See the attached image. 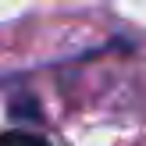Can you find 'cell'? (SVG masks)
I'll use <instances>...</instances> for the list:
<instances>
[{
  "label": "cell",
  "mask_w": 146,
  "mask_h": 146,
  "mask_svg": "<svg viewBox=\"0 0 146 146\" xmlns=\"http://www.w3.org/2000/svg\"><path fill=\"white\" fill-rule=\"evenodd\" d=\"M0 146H54V143H46L43 135H36V132L14 128V132H0Z\"/></svg>",
  "instance_id": "obj_1"
}]
</instances>
